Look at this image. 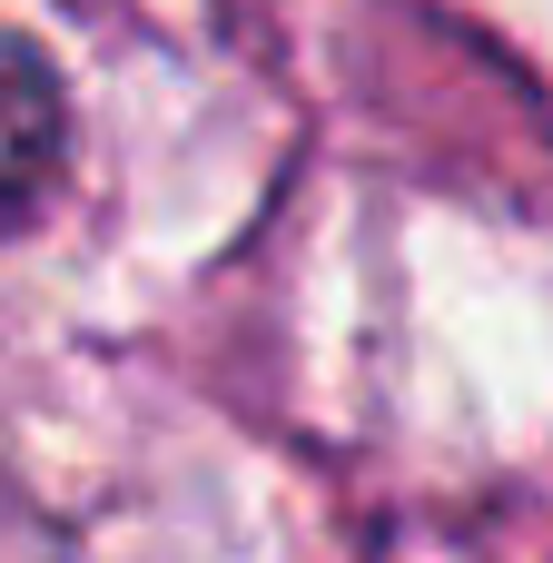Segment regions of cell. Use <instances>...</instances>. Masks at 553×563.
Listing matches in <instances>:
<instances>
[{
	"instance_id": "cell-1",
	"label": "cell",
	"mask_w": 553,
	"mask_h": 563,
	"mask_svg": "<svg viewBox=\"0 0 553 563\" xmlns=\"http://www.w3.org/2000/svg\"><path fill=\"white\" fill-rule=\"evenodd\" d=\"M59 139H69V119H59L49 59L0 30V238L40 208V188H49V168H59Z\"/></svg>"
}]
</instances>
